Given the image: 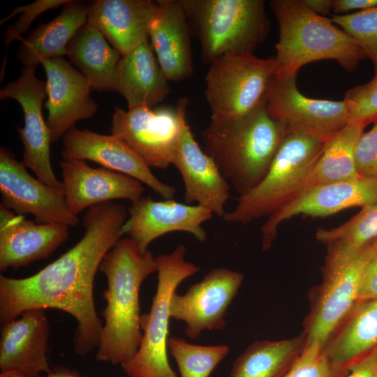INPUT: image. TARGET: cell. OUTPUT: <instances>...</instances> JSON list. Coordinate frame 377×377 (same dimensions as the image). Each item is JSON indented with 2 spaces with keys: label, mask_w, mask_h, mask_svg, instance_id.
<instances>
[{
  "label": "cell",
  "mask_w": 377,
  "mask_h": 377,
  "mask_svg": "<svg viewBox=\"0 0 377 377\" xmlns=\"http://www.w3.org/2000/svg\"><path fill=\"white\" fill-rule=\"evenodd\" d=\"M128 215L112 201L91 207L83 216V237L59 258L28 277L1 275V322L29 309L61 310L77 322L75 354L84 357L97 348L103 325L95 308L94 279L104 256L124 235Z\"/></svg>",
  "instance_id": "6da1fadb"
},
{
  "label": "cell",
  "mask_w": 377,
  "mask_h": 377,
  "mask_svg": "<svg viewBox=\"0 0 377 377\" xmlns=\"http://www.w3.org/2000/svg\"><path fill=\"white\" fill-rule=\"evenodd\" d=\"M99 269L106 276L107 288L96 358L122 365L134 357L142 341L140 289L145 279L157 272L156 257L148 249L140 250L130 238H121Z\"/></svg>",
  "instance_id": "7a4b0ae2"
},
{
  "label": "cell",
  "mask_w": 377,
  "mask_h": 377,
  "mask_svg": "<svg viewBox=\"0 0 377 377\" xmlns=\"http://www.w3.org/2000/svg\"><path fill=\"white\" fill-rule=\"evenodd\" d=\"M265 105L235 119H211L201 138L205 152L239 196L265 177L286 132Z\"/></svg>",
  "instance_id": "3957f363"
},
{
  "label": "cell",
  "mask_w": 377,
  "mask_h": 377,
  "mask_svg": "<svg viewBox=\"0 0 377 377\" xmlns=\"http://www.w3.org/2000/svg\"><path fill=\"white\" fill-rule=\"evenodd\" d=\"M277 21V73H297L303 66L334 60L349 72L367 59L360 45L331 20L309 10L302 0H272Z\"/></svg>",
  "instance_id": "277c9868"
},
{
  "label": "cell",
  "mask_w": 377,
  "mask_h": 377,
  "mask_svg": "<svg viewBox=\"0 0 377 377\" xmlns=\"http://www.w3.org/2000/svg\"><path fill=\"white\" fill-rule=\"evenodd\" d=\"M179 1L204 63L226 54H253L269 35L264 0Z\"/></svg>",
  "instance_id": "5b68a950"
},
{
  "label": "cell",
  "mask_w": 377,
  "mask_h": 377,
  "mask_svg": "<svg viewBox=\"0 0 377 377\" xmlns=\"http://www.w3.org/2000/svg\"><path fill=\"white\" fill-rule=\"evenodd\" d=\"M325 141L300 134H288L281 142L263 179L237 198L235 208L226 212L228 223L247 224L291 202L306 188L311 170Z\"/></svg>",
  "instance_id": "8992f818"
},
{
  "label": "cell",
  "mask_w": 377,
  "mask_h": 377,
  "mask_svg": "<svg viewBox=\"0 0 377 377\" xmlns=\"http://www.w3.org/2000/svg\"><path fill=\"white\" fill-rule=\"evenodd\" d=\"M327 246L322 281L311 294L303 331L306 343L323 347L357 302L362 273L373 255L367 245L357 250L337 242Z\"/></svg>",
  "instance_id": "52a82bcc"
},
{
  "label": "cell",
  "mask_w": 377,
  "mask_h": 377,
  "mask_svg": "<svg viewBox=\"0 0 377 377\" xmlns=\"http://www.w3.org/2000/svg\"><path fill=\"white\" fill-rule=\"evenodd\" d=\"M185 253L181 244L156 257L157 288L149 312L142 315V341L134 357L121 365L128 377H177L167 355L170 299L183 281L200 270Z\"/></svg>",
  "instance_id": "ba28073f"
},
{
  "label": "cell",
  "mask_w": 377,
  "mask_h": 377,
  "mask_svg": "<svg viewBox=\"0 0 377 377\" xmlns=\"http://www.w3.org/2000/svg\"><path fill=\"white\" fill-rule=\"evenodd\" d=\"M277 70L275 57L226 54L213 61L205 90L211 119H239L264 105Z\"/></svg>",
  "instance_id": "9c48e42d"
},
{
  "label": "cell",
  "mask_w": 377,
  "mask_h": 377,
  "mask_svg": "<svg viewBox=\"0 0 377 377\" xmlns=\"http://www.w3.org/2000/svg\"><path fill=\"white\" fill-rule=\"evenodd\" d=\"M297 73L276 72L265 108L286 134L300 133L325 141L350 123L346 102L311 98L297 89Z\"/></svg>",
  "instance_id": "30bf717a"
},
{
  "label": "cell",
  "mask_w": 377,
  "mask_h": 377,
  "mask_svg": "<svg viewBox=\"0 0 377 377\" xmlns=\"http://www.w3.org/2000/svg\"><path fill=\"white\" fill-rule=\"evenodd\" d=\"M188 105L183 97L175 110L142 106L126 110L114 106L112 135L122 139L149 168H166L172 164Z\"/></svg>",
  "instance_id": "8fae6325"
},
{
  "label": "cell",
  "mask_w": 377,
  "mask_h": 377,
  "mask_svg": "<svg viewBox=\"0 0 377 377\" xmlns=\"http://www.w3.org/2000/svg\"><path fill=\"white\" fill-rule=\"evenodd\" d=\"M36 68H24L15 81L0 90V99L13 98L21 105L24 124L17 131L24 147L22 163L36 177L51 188L63 192L50 162V131L43 114L47 96L46 81L36 75Z\"/></svg>",
  "instance_id": "7c38bea8"
},
{
  "label": "cell",
  "mask_w": 377,
  "mask_h": 377,
  "mask_svg": "<svg viewBox=\"0 0 377 377\" xmlns=\"http://www.w3.org/2000/svg\"><path fill=\"white\" fill-rule=\"evenodd\" d=\"M1 205L17 214H32L40 223L75 227L77 215L68 207L62 191L31 175L22 161L8 149H0Z\"/></svg>",
  "instance_id": "4fadbf2b"
},
{
  "label": "cell",
  "mask_w": 377,
  "mask_h": 377,
  "mask_svg": "<svg viewBox=\"0 0 377 377\" xmlns=\"http://www.w3.org/2000/svg\"><path fill=\"white\" fill-rule=\"evenodd\" d=\"M243 280L244 275L239 272L226 267L212 269L184 295L173 293L170 317L186 323L185 334L191 339L205 330L223 329L226 325L227 310Z\"/></svg>",
  "instance_id": "5bb4252c"
},
{
  "label": "cell",
  "mask_w": 377,
  "mask_h": 377,
  "mask_svg": "<svg viewBox=\"0 0 377 377\" xmlns=\"http://www.w3.org/2000/svg\"><path fill=\"white\" fill-rule=\"evenodd\" d=\"M376 200L377 177L359 176L349 181L309 187L268 216L260 230L262 248L269 249L280 224L295 216L323 217L350 207H363Z\"/></svg>",
  "instance_id": "9a60e30c"
},
{
  "label": "cell",
  "mask_w": 377,
  "mask_h": 377,
  "mask_svg": "<svg viewBox=\"0 0 377 377\" xmlns=\"http://www.w3.org/2000/svg\"><path fill=\"white\" fill-rule=\"evenodd\" d=\"M62 160L96 162L105 168L130 176L163 199H173L176 188L159 180L142 159L120 138L75 126L63 136Z\"/></svg>",
  "instance_id": "2e32d148"
},
{
  "label": "cell",
  "mask_w": 377,
  "mask_h": 377,
  "mask_svg": "<svg viewBox=\"0 0 377 377\" xmlns=\"http://www.w3.org/2000/svg\"><path fill=\"white\" fill-rule=\"evenodd\" d=\"M128 212L129 218L123 226V232L142 251L147 250L150 243L158 237L176 231L190 233L203 242L207 232L202 226L214 215L198 205L173 199L156 201L149 195L132 202Z\"/></svg>",
  "instance_id": "e0dca14e"
},
{
  "label": "cell",
  "mask_w": 377,
  "mask_h": 377,
  "mask_svg": "<svg viewBox=\"0 0 377 377\" xmlns=\"http://www.w3.org/2000/svg\"><path fill=\"white\" fill-rule=\"evenodd\" d=\"M41 65L47 78L46 122L51 142H55L77 121L93 117L98 105L87 79L62 57L45 59Z\"/></svg>",
  "instance_id": "ac0fdd59"
},
{
  "label": "cell",
  "mask_w": 377,
  "mask_h": 377,
  "mask_svg": "<svg viewBox=\"0 0 377 377\" xmlns=\"http://www.w3.org/2000/svg\"><path fill=\"white\" fill-rule=\"evenodd\" d=\"M186 113L182 118L172 161L183 180L184 202L188 205L195 203L223 217L230 185L212 158L198 144L186 120Z\"/></svg>",
  "instance_id": "d6986e66"
},
{
  "label": "cell",
  "mask_w": 377,
  "mask_h": 377,
  "mask_svg": "<svg viewBox=\"0 0 377 377\" xmlns=\"http://www.w3.org/2000/svg\"><path fill=\"white\" fill-rule=\"evenodd\" d=\"M1 323V371H16L26 377L50 374V324L45 309H29Z\"/></svg>",
  "instance_id": "ffe728a7"
},
{
  "label": "cell",
  "mask_w": 377,
  "mask_h": 377,
  "mask_svg": "<svg viewBox=\"0 0 377 377\" xmlns=\"http://www.w3.org/2000/svg\"><path fill=\"white\" fill-rule=\"evenodd\" d=\"M62 190L71 211L77 215L91 207L142 196L144 188L138 180L107 168H94L82 160H61Z\"/></svg>",
  "instance_id": "44dd1931"
},
{
  "label": "cell",
  "mask_w": 377,
  "mask_h": 377,
  "mask_svg": "<svg viewBox=\"0 0 377 377\" xmlns=\"http://www.w3.org/2000/svg\"><path fill=\"white\" fill-rule=\"evenodd\" d=\"M68 236L67 225L28 220L0 205V271L47 258Z\"/></svg>",
  "instance_id": "7402d4cb"
},
{
  "label": "cell",
  "mask_w": 377,
  "mask_h": 377,
  "mask_svg": "<svg viewBox=\"0 0 377 377\" xmlns=\"http://www.w3.org/2000/svg\"><path fill=\"white\" fill-rule=\"evenodd\" d=\"M88 8L87 22L95 26L121 56L149 40V28L157 1L95 0Z\"/></svg>",
  "instance_id": "603a6c76"
},
{
  "label": "cell",
  "mask_w": 377,
  "mask_h": 377,
  "mask_svg": "<svg viewBox=\"0 0 377 377\" xmlns=\"http://www.w3.org/2000/svg\"><path fill=\"white\" fill-rule=\"evenodd\" d=\"M149 41L168 81L188 78L193 72L191 29L179 0H157Z\"/></svg>",
  "instance_id": "cb8c5ba5"
},
{
  "label": "cell",
  "mask_w": 377,
  "mask_h": 377,
  "mask_svg": "<svg viewBox=\"0 0 377 377\" xmlns=\"http://www.w3.org/2000/svg\"><path fill=\"white\" fill-rule=\"evenodd\" d=\"M376 349L377 298L357 302L324 346L333 367L344 373Z\"/></svg>",
  "instance_id": "d4e9b609"
},
{
  "label": "cell",
  "mask_w": 377,
  "mask_h": 377,
  "mask_svg": "<svg viewBox=\"0 0 377 377\" xmlns=\"http://www.w3.org/2000/svg\"><path fill=\"white\" fill-rule=\"evenodd\" d=\"M168 82L149 40L121 56L117 72L116 91L125 98L128 109L152 108L162 101L170 92Z\"/></svg>",
  "instance_id": "484cf974"
},
{
  "label": "cell",
  "mask_w": 377,
  "mask_h": 377,
  "mask_svg": "<svg viewBox=\"0 0 377 377\" xmlns=\"http://www.w3.org/2000/svg\"><path fill=\"white\" fill-rule=\"evenodd\" d=\"M87 6L70 0L59 15L22 38L17 55L24 68H36L45 59L67 55V46L87 22Z\"/></svg>",
  "instance_id": "4316f807"
},
{
  "label": "cell",
  "mask_w": 377,
  "mask_h": 377,
  "mask_svg": "<svg viewBox=\"0 0 377 377\" xmlns=\"http://www.w3.org/2000/svg\"><path fill=\"white\" fill-rule=\"evenodd\" d=\"M67 56L93 90L116 91L121 55L95 26L87 22L77 31L67 46Z\"/></svg>",
  "instance_id": "83f0119b"
},
{
  "label": "cell",
  "mask_w": 377,
  "mask_h": 377,
  "mask_svg": "<svg viewBox=\"0 0 377 377\" xmlns=\"http://www.w3.org/2000/svg\"><path fill=\"white\" fill-rule=\"evenodd\" d=\"M304 332L277 341H256L235 361L230 377H282L302 352Z\"/></svg>",
  "instance_id": "f1b7e54d"
},
{
  "label": "cell",
  "mask_w": 377,
  "mask_h": 377,
  "mask_svg": "<svg viewBox=\"0 0 377 377\" xmlns=\"http://www.w3.org/2000/svg\"><path fill=\"white\" fill-rule=\"evenodd\" d=\"M366 126L351 122L325 141L310 174L306 188L354 179L359 177L355 149Z\"/></svg>",
  "instance_id": "f546056e"
},
{
  "label": "cell",
  "mask_w": 377,
  "mask_h": 377,
  "mask_svg": "<svg viewBox=\"0 0 377 377\" xmlns=\"http://www.w3.org/2000/svg\"><path fill=\"white\" fill-rule=\"evenodd\" d=\"M168 348L180 377H209L229 353L227 345H195L177 337L168 339Z\"/></svg>",
  "instance_id": "4dcf8cb0"
},
{
  "label": "cell",
  "mask_w": 377,
  "mask_h": 377,
  "mask_svg": "<svg viewBox=\"0 0 377 377\" xmlns=\"http://www.w3.org/2000/svg\"><path fill=\"white\" fill-rule=\"evenodd\" d=\"M377 237V200L363 207L354 216L339 226L319 228L316 232L318 241L326 245L342 244L357 250Z\"/></svg>",
  "instance_id": "1f68e13d"
},
{
  "label": "cell",
  "mask_w": 377,
  "mask_h": 377,
  "mask_svg": "<svg viewBox=\"0 0 377 377\" xmlns=\"http://www.w3.org/2000/svg\"><path fill=\"white\" fill-rule=\"evenodd\" d=\"M330 19L355 40L377 73V7L353 13L334 14Z\"/></svg>",
  "instance_id": "d6a6232c"
},
{
  "label": "cell",
  "mask_w": 377,
  "mask_h": 377,
  "mask_svg": "<svg viewBox=\"0 0 377 377\" xmlns=\"http://www.w3.org/2000/svg\"><path fill=\"white\" fill-rule=\"evenodd\" d=\"M348 373L333 367L322 345L305 343L300 354L282 377H344Z\"/></svg>",
  "instance_id": "836d02e7"
},
{
  "label": "cell",
  "mask_w": 377,
  "mask_h": 377,
  "mask_svg": "<svg viewBox=\"0 0 377 377\" xmlns=\"http://www.w3.org/2000/svg\"><path fill=\"white\" fill-rule=\"evenodd\" d=\"M350 115V123L366 126L377 121V73L368 82L348 90L343 98Z\"/></svg>",
  "instance_id": "e575fe53"
},
{
  "label": "cell",
  "mask_w": 377,
  "mask_h": 377,
  "mask_svg": "<svg viewBox=\"0 0 377 377\" xmlns=\"http://www.w3.org/2000/svg\"><path fill=\"white\" fill-rule=\"evenodd\" d=\"M70 0H37L28 5L15 8L10 14L1 20L0 23L1 25L17 15H20L18 20L9 26L4 33L6 48L12 41L22 40L23 34L28 31L32 22L40 14L48 10L64 6Z\"/></svg>",
  "instance_id": "d590c367"
},
{
  "label": "cell",
  "mask_w": 377,
  "mask_h": 377,
  "mask_svg": "<svg viewBox=\"0 0 377 377\" xmlns=\"http://www.w3.org/2000/svg\"><path fill=\"white\" fill-rule=\"evenodd\" d=\"M363 132L357 143L355 160L359 176L377 177V121Z\"/></svg>",
  "instance_id": "8d00e7d4"
},
{
  "label": "cell",
  "mask_w": 377,
  "mask_h": 377,
  "mask_svg": "<svg viewBox=\"0 0 377 377\" xmlns=\"http://www.w3.org/2000/svg\"><path fill=\"white\" fill-rule=\"evenodd\" d=\"M377 298V254H373L363 269L357 302Z\"/></svg>",
  "instance_id": "74e56055"
},
{
  "label": "cell",
  "mask_w": 377,
  "mask_h": 377,
  "mask_svg": "<svg viewBox=\"0 0 377 377\" xmlns=\"http://www.w3.org/2000/svg\"><path fill=\"white\" fill-rule=\"evenodd\" d=\"M344 377H377V349L353 366Z\"/></svg>",
  "instance_id": "f35d334b"
},
{
  "label": "cell",
  "mask_w": 377,
  "mask_h": 377,
  "mask_svg": "<svg viewBox=\"0 0 377 377\" xmlns=\"http://www.w3.org/2000/svg\"><path fill=\"white\" fill-rule=\"evenodd\" d=\"M377 7V0H334L332 10L335 15L347 14L351 10H364Z\"/></svg>",
  "instance_id": "ab89813d"
},
{
  "label": "cell",
  "mask_w": 377,
  "mask_h": 377,
  "mask_svg": "<svg viewBox=\"0 0 377 377\" xmlns=\"http://www.w3.org/2000/svg\"><path fill=\"white\" fill-rule=\"evenodd\" d=\"M302 2L314 13L324 16L332 9L334 0H302Z\"/></svg>",
  "instance_id": "60d3db41"
},
{
  "label": "cell",
  "mask_w": 377,
  "mask_h": 377,
  "mask_svg": "<svg viewBox=\"0 0 377 377\" xmlns=\"http://www.w3.org/2000/svg\"><path fill=\"white\" fill-rule=\"evenodd\" d=\"M39 377H81L80 375L75 370L70 369L66 367H57L52 370V371L45 376Z\"/></svg>",
  "instance_id": "b9f144b4"
},
{
  "label": "cell",
  "mask_w": 377,
  "mask_h": 377,
  "mask_svg": "<svg viewBox=\"0 0 377 377\" xmlns=\"http://www.w3.org/2000/svg\"><path fill=\"white\" fill-rule=\"evenodd\" d=\"M0 377H26V376L18 371H13V370H8V371H1Z\"/></svg>",
  "instance_id": "7bdbcfd3"
},
{
  "label": "cell",
  "mask_w": 377,
  "mask_h": 377,
  "mask_svg": "<svg viewBox=\"0 0 377 377\" xmlns=\"http://www.w3.org/2000/svg\"><path fill=\"white\" fill-rule=\"evenodd\" d=\"M367 245L372 254H377V237L371 241Z\"/></svg>",
  "instance_id": "ee69618b"
}]
</instances>
